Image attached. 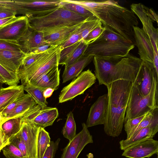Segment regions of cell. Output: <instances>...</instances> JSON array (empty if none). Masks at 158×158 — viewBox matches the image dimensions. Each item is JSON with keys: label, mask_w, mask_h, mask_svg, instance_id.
<instances>
[{"label": "cell", "mask_w": 158, "mask_h": 158, "mask_svg": "<svg viewBox=\"0 0 158 158\" xmlns=\"http://www.w3.org/2000/svg\"><path fill=\"white\" fill-rule=\"evenodd\" d=\"M158 131V120L144 127L130 137L121 140L119 143L120 148L123 150L129 147L150 138H153Z\"/></svg>", "instance_id": "cell-21"}, {"label": "cell", "mask_w": 158, "mask_h": 158, "mask_svg": "<svg viewBox=\"0 0 158 158\" xmlns=\"http://www.w3.org/2000/svg\"><path fill=\"white\" fill-rule=\"evenodd\" d=\"M24 93V86L15 85L2 88L0 89V112Z\"/></svg>", "instance_id": "cell-23"}, {"label": "cell", "mask_w": 158, "mask_h": 158, "mask_svg": "<svg viewBox=\"0 0 158 158\" xmlns=\"http://www.w3.org/2000/svg\"><path fill=\"white\" fill-rule=\"evenodd\" d=\"M82 125L83 131L82 139L77 151L71 158H77L81 152L87 144L93 142L92 136L90 134L86 124L83 123Z\"/></svg>", "instance_id": "cell-34"}, {"label": "cell", "mask_w": 158, "mask_h": 158, "mask_svg": "<svg viewBox=\"0 0 158 158\" xmlns=\"http://www.w3.org/2000/svg\"><path fill=\"white\" fill-rule=\"evenodd\" d=\"M52 46H53L49 44H45L31 49L27 53L37 54L41 53L45 51Z\"/></svg>", "instance_id": "cell-46"}, {"label": "cell", "mask_w": 158, "mask_h": 158, "mask_svg": "<svg viewBox=\"0 0 158 158\" xmlns=\"http://www.w3.org/2000/svg\"><path fill=\"white\" fill-rule=\"evenodd\" d=\"M145 12L146 15L151 19L153 22L156 21L158 23V15L151 8H149L143 5Z\"/></svg>", "instance_id": "cell-47"}, {"label": "cell", "mask_w": 158, "mask_h": 158, "mask_svg": "<svg viewBox=\"0 0 158 158\" xmlns=\"http://www.w3.org/2000/svg\"><path fill=\"white\" fill-rule=\"evenodd\" d=\"M9 142L21 151L24 158H28V154L25 143L19 132L9 139Z\"/></svg>", "instance_id": "cell-35"}, {"label": "cell", "mask_w": 158, "mask_h": 158, "mask_svg": "<svg viewBox=\"0 0 158 158\" xmlns=\"http://www.w3.org/2000/svg\"><path fill=\"white\" fill-rule=\"evenodd\" d=\"M158 153V141L150 138L124 150L122 156L129 158H149Z\"/></svg>", "instance_id": "cell-13"}, {"label": "cell", "mask_w": 158, "mask_h": 158, "mask_svg": "<svg viewBox=\"0 0 158 158\" xmlns=\"http://www.w3.org/2000/svg\"><path fill=\"white\" fill-rule=\"evenodd\" d=\"M79 42L61 50L60 56L59 65H64L65 61L77 47Z\"/></svg>", "instance_id": "cell-40"}, {"label": "cell", "mask_w": 158, "mask_h": 158, "mask_svg": "<svg viewBox=\"0 0 158 158\" xmlns=\"http://www.w3.org/2000/svg\"><path fill=\"white\" fill-rule=\"evenodd\" d=\"M25 95V94L17 98L3 110L1 113L4 118L6 119L7 116L14 110L18 105L23 99Z\"/></svg>", "instance_id": "cell-45"}, {"label": "cell", "mask_w": 158, "mask_h": 158, "mask_svg": "<svg viewBox=\"0 0 158 158\" xmlns=\"http://www.w3.org/2000/svg\"><path fill=\"white\" fill-rule=\"evenodd\" d=\"M58 112L55 107H42L36 105L27 112L22 117V120H28L43 128L51 126L58 117Z\"/></svg>", "instance_id": "cell-10"}, {"label": "cell", "mask_w": 158, "mask_h": 158, "mask_svg": "<svg viewBox=\"0 0 158 158\" xmlns=\"http://www.w3.org/2000/svg\"><path fill=\"white\" fill-rule=\"evenodd\" d=\"M6 120L2 115L1 112H0V124L2 125Z\"/></svg>", "instance_id": "cell-52"}, {"label": "cell", "mask_w": 158, "mask_h": 158, "mask_svg": "<svg viewBox=\"0 0 158 158\" xmlns=\"http://www.w3.org/2000/svg\"><path fill=\"white\" fill-rule=\"evenodd\" d=\"M0 50L22 52L18 42L0 40Z\"/></svg>", "instance_id": "cell-38"}, {"label": "cell", "mask_w": 158, "mask_h": 158, "mask_svg": "<svg viewBox=\"0 0 158 158\" xmlns=\"http://www.w3.org/2000/svg\"><path fill=\"white\" fill-rule=\"evenodd\" d=\"M64 1L83 6L100 20L104 27L135 45L133 27L139 22L131 10L113 0Z\"/></svg>", "instance_id": "cell-1"}, {"label": "cell", "mask_w": 158, "mask_h": 158, "mask_svg": "<svg viewBox=\"0 0 158 158\" xmlns=\"http://www.w3.org/2000/svg\"><path fill=\"white\" fill-rule=\"evenodd\" d=\"M23 86L24 90L32 98L37 105L42 107L47 106L48 102L46 98L44 96V92L45 89L35 87L29 84Z\"/></svg>", "instance_id": "cell-28"}, {"label": "cell", "mask_w": 158, "mask_h": 158, "mask_svg": "<svg viewBox=\"0 0 158 158\" xmlns=\"http://www.w3.org/2000/svg\"><path fill=\"white\" fill-rule=\"evenodd\" d=\"M131 10L141 21L143 29L149 36L154 49L155 52L158 54V30L153 26V22L146 15L143 5L139 3H133L131 5Z\"/></svg>", "instance_id": "cell-16"}, {"label": "cell", "mask_w": 158, "mask_h": 158, "mask_svg": "<svg viewBox=\"0 0 158 158\" xmlns=\"http://www.w3.org/2000/svg\"><path fill=\"white\" fill-rule=\"evenodd\" d=\"M132 86L133 83L130 81L119 80L107 87L108 105L103 125L104 131L107 135L116 137L121 133Z\"/></svg>", "instance_id": "cell-2"}, {"label": "cell", "mask_w": 158, "mask_h": 158, "mask_svg": "<svg viewBox=\"0 0 158 158\" xmlns=\"http://www.w3.org/2000/svg\"><path fill=\"white\" fill-rule=\"evenodd\" d=\"M133 31L135 45L138 48L140 58L153 63L155 50L149 36L142 28L137 26L134 27Z\"/></svg>", "instance_id": "cell-15"}, {"label": "cell", "mask_w": 158, "mask_h": 158, "mask_svg": "<svg viewBox=\"0 0 158 158\" xmlns=\"http://www.w3.org/2000/svg\"><path fill=\"white\" fill-rule=\"evenodd\" d=\"M94 57L93 56H83L70 65L65 67L62 75L63 83H64L78 76L91 62Z\"/></svg>", "instance_id": "cell-24"}, {"label": "cell", "mask_w": 158, "mask_h": 158, "mask_svg": "<svg viewBox=\"0 0 158 158\" xmlns=\"http://www.w3.org/2000/svg\"><path fill=\"white\" fill-rule=\"evenodd\" d=\"M83 22L73 26L63 27L43 31L45 40L52 46L60 45L78 28Z\"/></svg>", "instance_id": "cell-18"}, {"label": "cell", "mask_w": 158, "mask_h": 158, "mask_svg": "<svg viewBox=\"0 0 158 158\" xmlns=\"http://www.w3.org/2000/svg\"><path fill=\"white\" fill-rule=\"evenodd\" d=\"M0 81L2 83H3L6 84V82L5 79L3 78L1 76L0 74Z\"/></svg>", "instance_id": "cell-53"}, {"label": "cell", "mask_w": 158, "mask_h": 158, "mask_svg": "<svg viewBox=\"0 0 158 158\" xmlns=\"http://www.w3.org/2000/svg\"><path fill=\"white\" fill-rule=\"evenodd\" d=\"M16 16L0 19V27L6 24L15 19Z\"/></svg>", "instance_id": "cell-49"}, {"label": "cell", "mask_w": 158, "mask_h": 158, "mask_svg": "<svg viewBox=\"0 0 158 158\" xmlns=\"http://www.w3.org/2000/svg\"><path fill=\"white\" fill-rule=\"evenodd\" d=\"M83 135V131L82 130L73 139L69 141L63 149L61 158H71L74 156L81 143Z\"/></svg>", "instance_id": "cell-29"}, {"label": "cell", "mask_w": 158, "mask_h": 158, "mask_svg": "<svg viewBox=\"0 0 158 158\" xmlns=\"http://www.w3.org/2000/svg\"><path fill=\"white\" fill-rule=\"evenodd\" d=\"M60 3L61 0H0V8L28 18L47 15L60 7Z\"/></svg>", "instance_id": "cell-5"}, {"label": "cell", "mask_w": 158, "mask_h": 158, "mask_svg": "<svg viewBox=\"0 0 158 158\" xmlns=\"http://www.w3.org/2000/svg\"><path fill=\"white\" fill-rule=\"evenodd\" d=\"M107 94L98 98L90 108L85 124L88 128L104 124L107 114Z\"/></svg>", "instance_id": "cell-17"}, {"label": "cell", "mask_w": 158, "mask_h": 158, "mask_svg": "<svg viewBox=\"0 0 158 158\" xmlns=\"http://www.w3.org/2000/svg\"><path fill=\"white\" fill-rule=\"evenodd\" d=\"M27 18L29 26L41 31L76 25L91 18H86L61 6L45 15Z\"/></svg>", "instance_id": "cell-4"}, {"label": "cell", "mask_w": 158, "mask_h": 158, "mask_svg": "<svg viewBox=\"0 0 158 158\" xmlns=\"http://www.w3.org/2000/svg\"><path fill=\"white\" fill-rule=\"evenodd\" d=\"M44 52L37 54H26L19 69H24L29 66L40 57Z\"/></svg>", "instance_id": "cell-44"}, {"label": "cell", "mask_w": 158, "mask_h": 158, "mask_svg": "<svg viewBox=\"0 0 158 158\" xmlns=\"http://www.w3.org/2000/svg\"><path fill=\"white\" fill-rule=\"evenodd\" d=\"M36 105L35 100L28 94H25L23 99L7 116L6 120L22 117L28 110Z\"/></svg>", "instance_id": "cell-25"}, {"label": "cell", "mask_w": 158, "mask_h": 158, "mask_svg": "<svg viewBox=\"0 0 158 158\" xmlns=\"http://www.w3.org/2000/svg\"><path fill=\"white\" fill-rule=\"evenodd\" d=\"M60 5L64 8L75 12L86 18L95 16L91 12L83 6L75 3L67 2L61 0Z\"/></svg>", "instance_id": "cell-32"}, {"label": "cell", "mask_w": 158, "mask_h": 158, "mask_svg": "<svg viewBox=\"0 0 158 158\" xmlns=\"http://www.w3.org/2000/svg\"><path fill=\"white\" fill-rule=\"evenodd\" d=\"M3 84V83L0 81V89L2 88V85Z\"/></svg>", "instance_id": "cell-54"}, {"label": "cell", "mask_w": 158, "mask_h": 158, "mask_svg": "<svg viewBox=\"0 0 158 158\" xmlns=\"http://www.w3.org/2000/svg\"><path fill=\"white\" fill-rule=\"evenodd\" d=\"M29 27L27 16L17 17L14 19L0 27V40L18 42Z\"/></svg>", "instance_id": "cell-12"}, {"label": "cell", "mask_w": 158, "mask_h": 158, "mask_svg": "<svg viewBox=\"0 0 158 158\" xmlns=\"http://www.w3.org/2000/svg\"><path fill=\"white\" fill-rule=\"evenodd\" d=\"M18 43L21 47L22 51L25 54L33 48L48 44L45 40L43 32L35 30L29 26Z\"/></svg>", "instance_id": "cell-20"}, {"label": "cell", "mask_w": 158, "mask_h": 158, "mask_svg": "<svg viewBox=\"0 0 158 158\" xmlns=\"http://www.w3.org/2000/svg\"><path fill=\"white\" fill-rule=\"evenodd\" d=\"M76 125L73 114L70 111L67 115V118L62 130L64 136L69 141L75 136L76 135Z\"/></svg>", "instance_id": "cell-31"}, {"label": "cell", "mask_w": 158, "mask_h": 158, "mask_svg": "<svg viewBox=\"0 0 158 158\" xmlns=\"http://www.w3.org/2000/svg\"><path fill=\"white\" fill-rule=\"evenodd\" d=\"M104 28L101 35L87 45L84 56L124 57L134 48V44L120 35Z\"/></svg>", "instance_id": "cell-3"}, {"label": "cell", "mask_w": 158, "mask_h": 158, "mask_svg": "<svg viewBox=\"0 0 158 158\" xmlns=\"http://www.w3.org/2000/svg\"><path fill=\"white\" fill-rule=\"evenodd\" d=\"M0 74L5 79L6 84L9 86L17 85L20 79L17 74L7 71L0 64Z\"/></svg>", "instance_id": "cell-37"}, {"label": "cell", "mask_w": 158, "mask_h": 158, "mask_svg": "<svg viewBox=\"0 0 158 158\" xmlns=\"http://www.w3.org/2000/svg\"><path fill=\"white\" fill-rule=\"evenodd\" d=\"M25 55L22 52L0 50V64L10 72L17 74Z\"/></svg>", "instance_id": "cell-22"}, {"label": "cell", "mask_w": 158, "mask_h": 158, "mask_svg": "<svg viewBox=\"0 0 158 158\" xmlns=\"http://www.w3.org/2000/svg\"><path fill=\"white\" fill-rule=\"evenodd\" d=\"M54 91V90L51 88L46 89L44 91V96L46 98H49L52 95Z\"/></svg>", "instance_id": "cell-51"}, {"label": "cell", "mask_w": 158, "mask_h": 158, "mask_svg": "<svg viewBox=\"0 0 158 158\" xmlns=\"http://www.w3.org/2000/svg\"><path fill=\"white\" fill-rule=\"evenodd\" d=\"M50 142V138L49 133L44 128L40 127L37 143V158H42Z\"/></svg>", "instance_id": "cell-27"}, {"label": "cell", "mask_w": 158, "mask_h": 158, "mask_svg": "<svg viewBox=\"0 0 158 158\" xmlns=\"http://www.w3.org/2000/svg\"><path fill=\"white\" fill-rule=\"evenodd\" d=\"M142 60L130 54L114 65L108 73L98 81L99 85L107 87L115 81L123 80L133 83L138 74Z\"/></svg>", "instance_id": "cell-8"}, {"label": "cell", "mask_w": 158, "mask_h": 158, "mask_svg": "<svg viewBox=\"0 0 158 158\" xmlns=\"http://www.w3.org/2000/svg\"><path fill=\"white\" fill-rule=\"evenodd\" d=\"M2 150L6 158H24L21 151L10 142L4 146Z\"/></svg>", "instance_id": "cell-36"}, {"label": "cell", "mask_w": 158, "mask_h": 158, "mask_svg": "<svg viewBox=\"0 0 158 158\" xmlns=\"http://www.w3.org/2000/svg\"><path fill=\"white\" fill-rule=\"evenodd\" d=\"M156 78H158L153 63L142 60L138 74L133 85L142 95L145 96L151 91Z\"/></svg>", "instance_id": "cell-11"}, {"label": "cell", "mask_w": 158, "mask_h": 158, "mask_svg": "<svg viewBox=\"0 0 158 158\" xmlns=\"http://www.w3.org/2000/svg\"><path fill=\"white\" fill-rule=\"evenodd\" d=\"M158 80L156 78L150 93L142 95L133 85L126 109L124 122L137 117L158 108Z\"/></svg>", "instance_id": "cell-6"}, {"label": "cell", "mask_w": 158, "mask_h": 158, "mask_svg": "<svg viewBox=\"0 0 158 158\" xmlns=\"http://www.w3.org/2000/svg\"><path fill=\"white\" fill-rule=\"evenodd\" d=\"M101 25H102L101 22L95 16L83 22L78 28L80 40H83L92 30Z\"/></svg>", "instance_id": "cell-30"}, {"label": "cell", "mask_w": 158, "mask_h": 158, "mask_svg": "<svg viewBox=\"0 0 158 158\" xmlns=\"http://www.w3.org/2000/svg\"><path fill=\"white\" fill-rule=\"evenodd\" d=\"M60 45L53 46L45 51L27 67L19 69L17 74L24 85L36 79L55 65H59Z\"/></svg>", "instance_id": "cell-7"}, {"label": "cell", "mask_w": 158, "mask_h": 158, "mask_svg": "<svg viewBox=\"0 0 158 158\" xmlns=\"http://www.w3.org/2000/svg\"><path fill=\"white\" fill-rule=\"evenodd\" d=\"M60 139L58 138L55 142L51 141L49 146L46 149L42 158H54L58 148Z\"/></svg>", "instance_id": "cell-43"}, {"label": "cell", "mask_w": 158, "mask_h": 158, "mask_svg": "<svg viewBox=\"0 0 158 158\" xmlns=\"http://www.w3.org/2000/svg\"><path fill=\"white\" fill-rule=\"evenodd\" d=\"M105 30L102 25L98 26L92 30L82 40L86 44L88 45L96 39Z\"/></svg>", "instance_id": "cell-41"}, {"label": "cell", "mask_w": 158, "mask_h": 158, "mask_svg": "<svg viewBox=\"0 0 158 158\" xmlns=\"http://www.w3.org/2000/svg\"><path fill=\"white\" fill-rule=\"evenodd\" d=\"M87 45L82 40L80 41L77 47L64 63L63 65L65 67L70 65L84 56Z\"/></svg>", "instance_id": "cell-33"}, {"label": "cell", "mask_w": 158, "mask_h": 158, "mask_svg": "<svg viewBox=\"0 0 158 158\" xmlns=\"http://www.w3.org/2000/svg\"><path fill=\"white\" fill-rule=\"evenodd\" d=\"M0 124V152L2 148L9 143V139L5 135Z\"/></svg>", "instance_id": "cell-48"}, {"label": "cell", "mask_w": 158, "mask_h": 158, "mask_svg": "<svg viewBox=\"0 0 158 158\" xmlns=\"http://www.w3.org/2000/svg\"><path fill=\"white\" fill-rule=\"evenodd\" d=\"M153 64L156 73L158 75V54L155 52L154 53Z\"/></svg>", "instance_id": "cell-50"}, {"label": "cell", "mask_w": 158, "mask_h": 158, "mask_svg": "<svg viewBox=\"0 0 158 158\" xmlns=\"http://www.w3.org/2000/svg\"><path fill=\"white\" fill-rule=\"evenodd\" d=\"M39 128L30 121L22 120L21 128L19 132L25 143L28 158H37V143Z\"/></svg>", "instance_id": "cell-14"}, {"label": "cell", "mask_w": 158, "mask_h": 158, "mask_svg": "<svg viewBox=\"0 0 158 158\" xmlns=\"http://www.w3.org/2000/svg\"><path fill=\"white\" fill-rule=\"evenodd\" d=\"M79 28L60 45L61 50L81 41Z\"/></svg>", "instance_id": "cell-42"}, {"label": "cell", "mask_w": 158, "mask_h": 158, "mask_svg": "<svg viewBox=\"0 0 158 158\" xmlns=\"http://www.w3.org/2000/svg\"><path fill=\"white\" fill-rule=\"evenodd\" d=\"M149 112L140 116L129 119L124 122V130L127 135L143 120Z\"/></svg>", "instance_id": "cell-39"}, {"label": "cell", "mask_w": 158, "mask_h": 158, "mask_svg": "<svg viewBox=\"0 0 158 158\" xmlns=\"http://www.w3.org/2000/svg\"><path fill=\"white\" fill-rule=\"evenodd\" d=\"M95 75L89 69L82 72L61 90L59 97V103L72 100L82 94L95 82Z\"/></svg>", "instance_id": "cell-9"}, {"label": "cell", "mask_w": 158, "mask_h": 158, "mask_svg": "<svg viewBox=\"0 0 158 158\" xmlns=\"http://www.w3.org/2000/svg\"><path fill=\"white\" fill-rule=\"evenodd\" d=\"M22 124L21 117L10 118L1 125L2 128L7 138L9 139L20 130Z\"/></svg>", "instance_id": "cell-26"}, {"label": "cell", "mask_w": 158, "mask_h": 158, "mask_svg": "<svg viewBox=\"0 0 158 158\" xmlns=\"http://www.w3.org/2000/svg\"><path fill=\"white\" fill-rule=\"evenodd\" d=\"M60 71L58 65H55L36 79L27 84L44 89L51 88L54 90H56L60 84Z\"/></svg>", "instance_id": "cell-19"}]
</instances>
